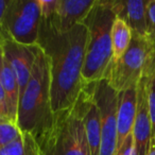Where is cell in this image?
I'll return each mask as SVG.
<instances>
[{
	"mask_svg": "<svg viewBox=\"0 0 155 155\" xmlns=\"http://www.w3.org/2000/svg\"><path fill=\"white\" fill-rule=\"evenodd\" d=\"M53 17L41 19L37 45L49 60L51 105L55 114L70 108L82 91L88 30L84 24H79L69 31L61 32Z\"/></svg>",
	"mask_w": 155,
	"mask_h": 155,
	"instance_id": "6da1fadb",
	"label": "cell"
},
{
	"mask_svg": "<svg viewBox=\"0 0 155 155\" xmlns=\"http://www.w3.org/2000/svg\"><path fill=\"white\" fill-rule=\"evenodd\" d=\"M54 121L51 105V78L47 55L35 45V62L17 110V125L21 134L31 136L41 147Z\"/></svg>",
	"mask_w": 155,
	"mask_h": 155,
	"instance_id": "7a4b0ae2",
	"label": "cell"
},
{
	"mask_svg": "<svg viewBox=\"0 0 155 155\" xmlns=\"http://www.w3.org/2000/svg\"><path fill=\"white\" fill-rule=\"evenodd\" d=\"M116 18L110 0H96L93 9L82 22L87 27L86 54L82 70L83 84L104 80L113 61L112 28Z\"/></svg>",
	"mask_w": 155,
	"mask_h": 155,
	"instance_id": "3957f363",
	"label": "cell"
},
{
	"mask_svg": "<svg viewBox=\"0 0 155 155\" xmlns=\"http://www.w3.org/2000/svg\"><path fill=\"white\" fill-rule=\"evenodd\" d=\"M89 86L83 84L70 108L54 114L53 125L38 148L39 155H91L84 124Z\"/></svg>",
	"mask_w": 155,
	"mask_h": 155,
	"instance_id": "277c9868",
	"label": "cell"
},
{
	"mask_svg": "<svg viewBox=\"0 0 155 155\" xmlns=\"http://www.w3.org/2000/svg\"><path fill=\"white\" fill-rule=\"evenodd\" d=\"M154 47L155 44L147 36L133 34L124 54L118 61L110 63L104 80L117 93L136 88L148 67Z\"/></svg>",
	"mask_w": 155,
	"mask_h": 155,
	"instance_id": "5b68a950",
	"label": "cell"
},
{
	"mask_svg": "<svg viewBox=\"0 0 155 155\" xmlns=\"http://www.w3.org/2000/svg\"><path fill=\"white\" fill-rule=\"evenodd\" d=\"M41 22L38 0H9L2 21L8 39L25 46L37 45Z\"/></svg>",
	"mask_w": 155,
	"mask_h": 155,
	"instance_id": "8992f818",
	"label": "cell"
},
{
	"mask_svg": "<svg viewBox=\"0 0 155 155\" xmlns=\"http://www.w3.org/2000/svg\"><path fill=\"white\" fill-rule=\"evenodd\" d=\"M95 101L101 119V143L99 155H116L117 152V110L118 93L106 80L95 85Z\"/></svg>",
	"mask_w": 155,
	"mask_h": 155,
	"instance_id": "52a82bcc",
	"label": "cell"
},
{
	"mask_svg": "<svg viewBox=\"0 0 155 155\" xmlns=\"http://www.w3.org/2000/svg\"><path fill=\"white\" fill-rule=\"evenodd\" d=\"M3 56L15 74L19 87V98L27 87L35 62V45L25 46L7 39L1 44Z\"/></svg>",
	"mask_w": 155,
	"mask_h": 155,
	"instance_id": "ba28073f",
	"label": "cell"
},
{
	"mask_svg": "<svg viewBox=\"0 0 155 155\" xmlns=\"http://www.w3.org/2000/svg\"><path fill=\"white\" fill-rule=\"evenodd\" d=\"M137 155H146L152 136V123L148 103V79L142 75L137 85V107L133 127Z\"/></svg>",
	"mask_w": 155,
	"mask_h": 155,
	"instance_id": "9c48e42d",
	"label": "cell"
},
{
	"mask_svg": "<svg viewBox=\"0 0 155 155\" xmlns=\"http://www.w3.org/2000/svg\"><path fill=\"white\" fill-rule=\"evenodd\" d=\"M96 0H58L54 24L61 32H66L82 24L93 9Z\"/></svg>",
	"mask_w": 155,
	"mask_h": 155,
	"instance_id": "30bf717a",
	"label": "cell"
},
{
	"mask_svg": "<svg viewBox=\"0 0 155 155\" xmlns=\"http://www.w3.org/2000/svg\"><path fill=\"white\" fill-rule=\"evenodd\" d=\"M137 107V87L118 93L117 110V151L133 133Z\"/></svg>",
	"mask_w": 155,
	"mask_h": 155,
	"instance_id": "8fae6325",
	"label": "cell"
},
{
	"mask_svg": "<svg viewBox=\"0 0 155 155\" xmlns=\"http://www.w3.org/2000/svg\"><path fill=\"white\" fill-rule=\"evenodd\" d=\"M116 17L124 20L133 34L147 36L146 9L148 1L144 0H115L112 1Z\"/></svg>",
	"mask_w": 155,
	"mask_h": 155,
	"instance_id": "7c38bea8",
	"label": "cell"
},
{
	"mask_svg": "<svg viewBox=\"0 0 155 155\" xmlns=\"http://www.w3.org/2000/svg\"><path fill=\"white\" fill-rule=\"evenodd\" d=\"M96 83H91V86H89L84 115L85 132H86L91 155H99L100 143H101V119H100L99 108L95 101Z\"/></svg>",
	"mask_w": 155,
	"mask_h": 155,
	"instance_id": "4fadbf2b",
	"label": "cell"
},
{
	"mask_svg": "<svg viewBox=\"0 0 155 155\" xmlns=\"http://www.w3.org/2000/svg\"><path fill=\"white\" fill-rule=\"evenodd\" d=\"M132 30L124 20L116 17L112 28V50L113 61L116 62L124 54L132 41Z\"/></svg>",
	"mask_w": 155,
	"mask_h": 155,
	"instance_id": "5bb4252c",
	"label": "cell"
},
{
	"mask_svg": "<svg viewBox=\"0 0 155 155\" xmlns=\"http://www.w3.org/2000/svg\"><path fill=\"white\" fill-rule=\"evenodd\" d=\"M21 135V131L16 123L10 121L0 122V149L5 148Z\"/></svg>",
	"mask_w": 155,
	"mask_h": 155,
	"instance_id": "9a60e30c",
	"label": "cell"
},
{
	"mask_svg": "<svg viewBox=\"0 0 155 155\" xmlns=\"http://www.w3.org/2000/svg\"><path fill=\"white\" fill-rule=\"evenodd\" d=\"M147 37L155 44V0H149L146 9Z\"/></svg>",
	"mask_w": 155,
	"mask_h": 155,
	"instance_id": "2e32d148",
	"label": "cell"
},
{
	"mask_svg": "<svg viewBox=\"0 0 155 155\" xmlns=\"http://www.w3.org/2000/svg\"><path fill=\"white\" fill-rule=\"evenodd\" d=\"M0 155H28L22 135L5 148L0 149Z\"/></svg>",
	"mask_w": 155,
	"mask_h": 155,
	"instance_id": "e0dca14e",
	"label": "cell"
},
{
	"mask_svg": "<svg viewBox=\"0 0 155 155\" xmlns=\"http://www.w3.org/2000/svg\"><path fill=\"white\" fill-rule=\"evenodd\" d=\"M39 7H41V19L46 20L55 15L56 7H58V0H38Z\"/></svg>",
	"mask_w": 155,
	"mask_h": 155,
	"instance_id": "ac0fdd59",
	"label": "cell"
},
{
	"mask_svg": "<svg viewBox=\"0 0 155 155\" xmlns=\"http://www.w3.org/2000/svg\"><path fill=\"white\" fill-rule=\"evenodd\" d=\"M116 155H137L133 134H131V135L125 139V141L123 142V144L120 147V149L116 152Z\"/></svg>",
	"mask_w": 155,
	"mask_h": 155,
	"instance_id": "d6986e66",
	"label": "cell"
},
{
	"mask_svg": "<svg viewBox=\"0 0 155 155\" xmlns=\"http://www.w3.org/2000/svg\"><path fill=\"white\" fill-rule=\"evenodd\" d=\"M2 61H3V51H2V47L0 45V70H1V66H2ZM0 103L2 104L5 117H7V119L9 120V117H8L9 105H8V99H7V96H5V89H3L2 82H1V75H0ZM10 122H11V121H10Z\"/></svg>",
	"mask_w": 155,
	"mask_h": 155,
	"instance_id": "ffe728a7",
	"label": "cell"
},
{
	"mask_svg": "<svg viewBox=\"0 0 155 155\" xmlns=\"http://www.w3.org/2000/svg\"><path fill=\"white\" fill-rule=\"evenodd\" d=\"M8 3H9V1L0 0V45H1L5 41H7L8 39L7 35H5V31H3V28H2L3 16H5V12L7 7H8Z\"/></svg>",
	"mask_w": 155,
	"mask_h": 155,
	"instance_id": "44dd1931",
	"label": "cell"
},
{
	"mask_svg": "<svg viewBox=\"0 0 155 155\" xmlns=\"http://www.w3.org/2000/svg\"><path fill=\"white\" fill-rule=\"evenodd\" d=\"M146 155H155V138L151 136L150 142H149V148Z\"/></svg>",
	"mask_w": 155,
	"mask_h": 155,
	"instance_id": "7402d4cb",
	"label": "cell"
},
{
	"mask_svg": "<svg viewBox=\"0 0 155 155\" xmlns=\"http://www.w3.org/2000/svg\"><path fill=\"white\" fill-rule=\"evenodd\" d=\"M5 121H9L5 117V110H3V107H2V104L0 103V122H5Z\"/></svg>",
	"mask_w": 155,
	"mask_h": 155,
	"instance_id": "603a6c76",
	"label": "cell"
}]
</instances>
